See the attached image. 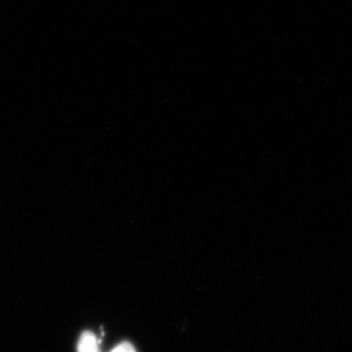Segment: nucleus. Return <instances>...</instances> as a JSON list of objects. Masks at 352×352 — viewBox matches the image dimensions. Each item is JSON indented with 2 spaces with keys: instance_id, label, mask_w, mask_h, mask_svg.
I'll use <instances>...</instances> for the list:
<instances>
[{
  "instance_id": "nucleus-1",
  "label": "nucleus",
  "mask_w": 352,
  "mask_h": 352,
  "mask_svg": "<svg viewBox=\"0 0 352 352\" xmlns=\"http://www.w3.org/2000/svg\"><path fill=\"white\" fill-rule=\"evenodd\" d=\"M78 352H100V341L93 332L85 331L80 336Z\"/></svg>"
},
{
  "instance_id": "nucleus-2",
  "label": "nucleus",
  "mask_w": 352,
  "mask_h": 352,
  "mask_svg": "<svg viewBox=\"0 0 352 352\" xmlns=\"http://www.w3.org/2000/svg\"><path fill=\"white\" fill-rule=\"evenodd\" d=\"M111 352H137L135 346L129 342L120 343L119 346H116Z\"/></svg>"
}]
</instances>
